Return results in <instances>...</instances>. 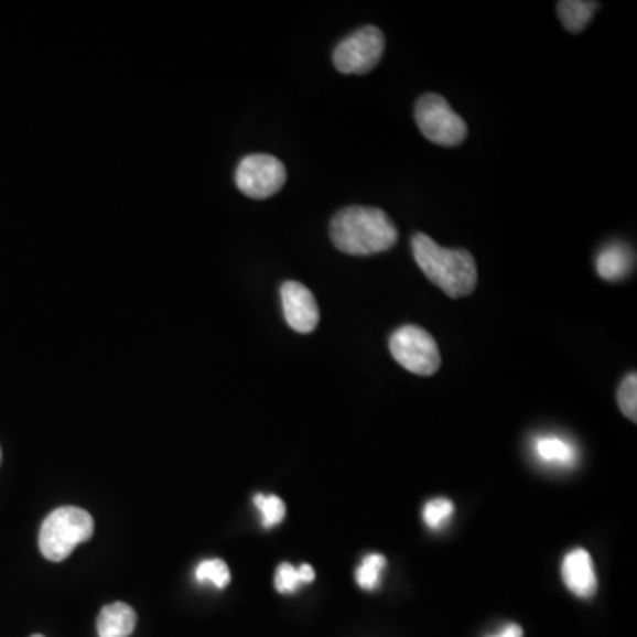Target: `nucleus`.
Returning <instances> with one entry per match:
<instances>
[{
    "label": "nucleus",
    "mask_w": 637,
    "mask_h": 637,
    "mask_svg": "<svg viewBox=\"0 0 637 637\" xmlns=\"http://www.w3.org/2000/svg\"><path fill=\"white\" fill-rule=\"evenodd\" d=\"M330 238L344 253L374 256L396 247L399 230L379 207L349 206L333 216Z\"/></svg>",
    "instance_id": "nucleus-1"
},
{
    "label": "nucleus",
    "mask_w": 637,
    "mask_h": 637,
    "mask_svg": "<svg viewBox=\"0 0 637 637\" xmlns=\"http://www.w3.org/2000/svg\"><path fill=\"white\" fill-rule=\"evenodd\" d=\"M414 261L427 279L450 298L469 296L478 282L475 257L464 248H443L423 233L411 239Z\"/></svg>",
    "instance_id": "nucleus-2"
},
{
    "label": "nucleus",
    "mask_w": 637,
    "mask_h": 637,
    "mask_svg": "<svg viewBox=\"0 0 637 637\" xmlns=\"http://www.w3.org/2000/svg\"><path fill=\"white\" fill-rule=\"evenodd\" d=\"M95 533V521L87 510L61 507L46 517L40 531V551L46 560L64 561L77 546Z\"/></svg>",
    "instance_id": "nucleus-3"
},
{
    "label": "nucleus",
    "mask_w": 637,
    "mask_h": 637,
    "mask_svg": "<svg viewBox=\"0 0 637 637\" xmlns=\"http://www.w3.org/2000/svg\"><path fill=\"white\" fill-rule=\"evenodd\" d=\"M414 121L427 140L441 148H455L467 137V125L463 117L454 112L443 96H422L414 107Z\"/></svg>",
    "instance_id": "nucleus-4"
},
{
    "label": "nucleus",
    "mask_w": 637,
    "mask_h": 637,
    "mask_svg": "<svg viewBox=\"0 0 637 637\" xmlns=\"http://www.w3.org/2000/svg\"><path fill=\"white\" fill-rule=\"evenodd\" d=\"M390 353L400 367L417 376H432L441 367L438 342L420 326H402L390 337Z\"/></svg>",
    "instance_id": "nucleus-5"
},
{
    "label": "nucleus",
    "mask_w": 637,
    "mask_h": 637,
    "mask_svg": "<svg viewBox=\"0 0 637 637\" xmlns=\"http://www.w3.org/2000/svg\"><path fill=\"white\" fill-rule=\"evenodd\" d=\"M385 46L387 41L381 29L367 25L338 43L333 64L344 75H367L381 61Z\"/></svg>",
    "instance_id": "nucleus-6"
},
{
    "label": "nucleus",
    "mask_w": 637,
    "mask_h": 637,
    "mask_svg": "<svg viewBox=\"0 0 637 637\" xmlns=\"http://www.w3.org/2000/svg\"><path fill=\"white\" fill-rule=\"evenodd\" d=\"M288 181V171L279 158L250 154L242 158L236 171L239 192L250 198H268L279 194Z\"/></svg>",
    "instance_id": "nucleus-7"
},
{
    "label": "nucleus",
    "mask_w": 637,
    "mask_h": 637,
    "mask_svg": "<svg viewBox=\"0 0 637 637\" xmlns=\"http://www.w3.org/2000/svg\"><path fill=\"white\" fill-rule=\"evenodd\" d=\"M280 298H282L285 321L294 332L306 335V333H312L317 328L321 314H318L317 301L309 288H305L303 283L289 280V282L282 283Z\"/></svg>",
    "instance_id": "nucleus-8"
},
{
    "label": "nucleus",
    "mask_w": 637,
    "mask_h": 637,
    "mask_svg": "<svg viewBox=\"0 0 637 637\" xmlns=\"http://www.w3.org/2000/svg\"><path fill=\"white\" fill-rule=\"evenodd\" d=\"M561 577L575 597L592 598L597 593V574L590 552L584 549H574L566 554L561 565Z\"/></svg>",
    "instance_id": "nucleus-9"
},
{
    "label": "nucleus",
    "mask_w": 637,
    "mask_h": 637,
    "mask_svg": "<svg viewBox=\"0 0 637 637\" xmlns=\"http://www.w3.org/2000/svg\"><path fill=\"white\" fill-rule=\"evenodd\" d=\"M597 273L607 282H619L633 273L636 266V253L633 248L622 241L609 242L598 251Z\"/></svg>",
    "instance_id": "nucleus-10"
},
{
    "label": "nucleus",
    "mask_w": 637,
    "mask_h": 637,
    "mask_svg": "<svg viewBox=\"0 0 637 637\" xmlns=\"http://www.w3.org/2000/svg\"><path fill=\"white\" fill-rule=\"evenodd\" d=\"M137 613L125 602H114L101 609L98 616L99 637H130L136 630Z\"/></svg>",
    "instance_id": "nucleus-11"
},
{
    "label": "nucleus",
    "mask_w": 637,
    "mask_h": 637,
    "mask_svg": "<svg viewBox=\"0 0 637 637\" xmlns=\"http://www.w3.org/2000/svg\"><path fill=\"white\" fill-rule=\"evenodd\" d=\"M535 454L546 464L569 467L575 464V449L558 435H542L535 440Z\"/></svg>",
    "instance_id": "nucleus-12"
},
{
    "label": "nucleus",
    "mask_w": 637,
    "mask_h": 637,
    "mask_svg": "<svg viewBox=\"0 0 637 637\" xmlns=\"http://www.w3.org/2000/svg\"><path fill=\"white\" fill-rule=\"evenodd\" d=\"M598 2L592 0H561L557 4L558 17L569 32H581L589 28Z\"/></svg>",
    "instance_id": "nucleus-13"
},
{
    "label": "nucleus",
    "mask_w": 637,
    "mask_h": 637,
    "mask_svg": "<svg viewBox=\"0 0 637 637\" xmlns=\"http://www.w3.org/2000/svg\"><path fill=\"white\" fill-rule=\"evenodd\" d=\"M385 569H387V558L382 557V554L365 557L361 565L356 570V583L359 584V589L374 592L379 586L382 570Z\"/></svg>",
    "instance_id": "nucleus-14"
},
{
    "label": "nucleus",
    "mask_w": 637,
    "mask_h": 637,
    "mask_svg": "<svg viewBox=\"0 0 637 637\" xmlns=\"http://www.w3.org/2000/svg\"><path fill=\"white\" fill-rule=\"evenodd\" d=\"M198 583H212L216 589H227L230 583V570L224 560H206L195 570Z\"/></svg>",
    "instance_id": "nucleus-15"
},
{
    "label": "nucleus",
    "mask_w": 637,
    "mask_h": 637,
    "mask_svg": "<svg viewBox=\"0 0 637 637\" xmlns=\"http://www.w3.org/2000/svg\"><path fill=\"white\" fill-rule=\"evenodd\" d=\"M256 507L261 510L262 514V526L264 528H273V526L280 525L283 521V517L288 514V508H285V503L279 498V496H264V494H256L253 498Z\"/></svg>",
    "instance_id": "nucleus-16"
},
{
    "label": "nucleus",
    "mask_w": 637,
    "mask_h": 637,
    "mask_svg": "<svg viewBox=\"0 0 637 637\" xmlns=\"http://www.w3.org/2000/svg\"><path fill=\"white\" fill-rule=\"evenodd\" d=\"M454 516V503L449 499H432L423 508V521L432 530H441Z\"/></svg>",
    "instance_id": "nucleus-17"
},
{
    "label": "nucleus",
    "mask_w": 637,
    "mask_h": 637,
    "mask_svg": "<svg viewBox=\"0 0 637 637\" xmlns=\"http://www.w3.org/2000/svg\"><path fill=\"white\" fill-rule=\"evenodd\" d=\"M618 404L622 413L630 420L637 422V376L636 373L625 377L618 390Z\"/></svg>",
    "instance_id": "nucleus-18"
},
{
    "label": "nucleus",
    "mask_w": 637,
    "mask_h": 637,
    "mask_svg": "<svg viewBox=\"0 0 637 637\" xmlns=\"http://www.w3.org/2000/svg\"><path fill=\"white\" fill-rule=\"evenodd\" d=\"M274 586L280 593H294L301 586L300 574L296 566L291 563H282L274 574Z\"/></svg>",
    "instance_id": "nucleus-19"
},
{
    "label": "nucleus",
    "mask_w": 637,
    "mask_h": 637,
    "mask_svg": "<svg viewBox=\"0 0 637 637\" xmlns=\"http://www.w3.org/2000/svg\"><path fill=\"white\" fill-rule=\"evenodd\" d=\"M298 574H300L301 584H309L315 580V570L309 565V563H303V565L298 569Z\"/></svg>",
    "instance_id": "nucleus-20"
},
{
    "label": "nucleus",
    "mask_w": 637,
    "mask_h": 637,
    "mask_svg": "<svg viewBox=\"0 0 637 637\" xmlns=\"http://www.w3.org/2000/svg\"><path fill=\"white\" fill-rule=\"evenodd\" d=\"M493 637H522V628L517 624H510Z\"/></svg>",
    "instance_id": "nucleus-21"
},
{
    "label": "nucleus",
    "mask_w": 637,
    "mask_h": 637,
    "mask_svg": "<svg viewBox=\"0 0 637 637\" xmlns=\"http://www.w3.org/2000/svg\"><path fill=\"white\" fill-rule=\"evenodd\" d=\"M0 463H2V450H0Z\"/></svg>",
    "instance_id": "nucleus-22"
},
{
    "label": "nucleus",
    "mask_w": 637,
    "mask_h": 637,
    "mask_svg": "<svg viewBox=\"0 0 637 637\" xmlns=\"http://www.w3.org/2000/svg\"><path fill=\"white\" fill-rule=\"evenodd\" d=\"M32 637H45V636H40V634H36V636H32Z\"/></svg>",
    "instance_id": "nucleus-23"
}]
</instances>
